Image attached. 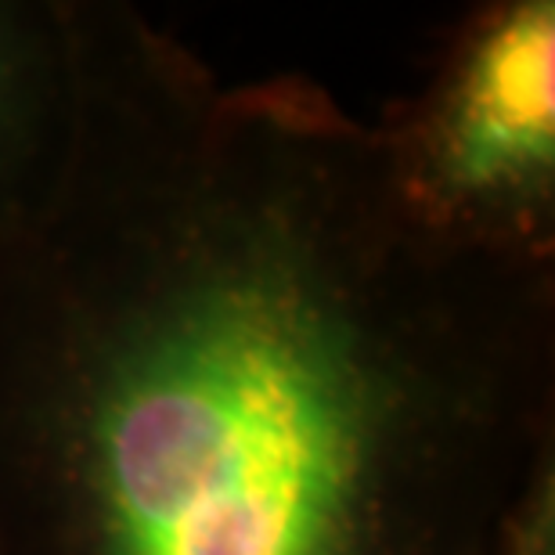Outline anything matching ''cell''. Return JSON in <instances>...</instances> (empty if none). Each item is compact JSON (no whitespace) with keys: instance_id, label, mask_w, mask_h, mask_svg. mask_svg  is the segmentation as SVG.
Wrapping results in <instances>:
<instances>
[{"instance_id":"3957f363","label":"cell","mask_w":555,"mask_h":555,"mask_svg":"<svg viewBox=\"0 0 555 555\" xmlns=\"http://www.w3.org/2000/svg\"><path fill=\"white\" fill-rule=\"evenodd\" d=\"M69 98L62 0H0V235L48 173Z\"/></svg>"},{"instance_id":"277c9868","label":"cell","mask_w":555,"mask_h":555,"mask_svg":"<svg viewBox=\"0 0 555 555\" xmlns=\"http://www.w3.org/2000/svg\"><path fill=\"white\" fill-rule=\"evenodd\" d=\"M494 555H555V459L527 483Z\"/></svg>"},{"instance_id":"6da1fadb","label":"cell","mask_w":555,"mask_h":555,"mask_svg":"<svg viewBox=\"0 0 555 555\" xmlns=\"http://www.w3.org/2000/svg\"><path fill=\"white\" fill-rule=\"evenodd\" d=\"M62 8L0 235V555H494L555 459V260L429 231L310 76Z\"/></svg>"},{"instance_id":"7a4b0ae2","label":"cell","mask_w":555,"mask_h":555,"mask_svg":"<svg viewBox=\"0 0 555 555\" xmlns=\"http://www.w3.org/2000/svg\"><path fill=\"white\" fill-rule=\"evenodd\" d=\"M408 209L454 246L555 260V4L487 0L375 124Z\"/></svg>"}]
</instances>
